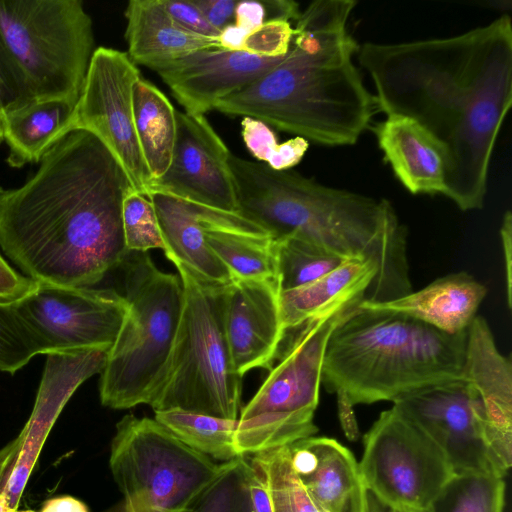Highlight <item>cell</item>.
Returning <instances> with one entry per match:
<instances>
[{
    "instance_id": "obj_49",
    "label": "cell",
    "mask_w": 512,
    "mask_h": 512,
    "mask_svg": "<svg viewBox=\"0 0 512 512\" xmlns=\"http://www.w3.org/2000/svg\"><path fill=\"white\" fill-rule=\"evenodd\" d=\"M389 511L390 512H413V511H410V510L396 509V508L389 509Z\"/></svg>"
},
{
    "instance_id": "obj_45",
    "label": "cell",
    "mask_w": 512,
    "mask_h": 512,
    "mask_svg": "<svg viewBox=\"0 0 512 512\" xmlns=\"http://www.w3.org/2000/svg\"><path fill=\"white\" fill-rule=\"evenodd\" d=\"M347 512H390L360 482L352 496Z\"/></svg>"
},
{
    "instance_id": "obj_4",
    "label": "cell",
    "mask_w": 512,
    "mask_h": 512,
    "mask_svg": "<svg viewBox=\"0 0 512 512\" xmlns=\"http://www.w3.org/2000/svg\"><path fill=\"white\" fill-rule=\"evenodd\" d=\"M238 212L275 240L313 242L345 260H370L377 274L365 300L386 302L413 291L407 229L386 199L327 186L293 171H275L230 155Z\"/></svg>"
},
{
    "instance_id": "obj_25",
    "label": "cell",
    "mask_w": 512,
    "mask_h": 512,
    "mask_svg": "<svg viewBox=\"0 0 512 512\" xmlns=\"http://www.w3.org/2000/svg\"><path fill=\"white\" fill-rule=\"evenodd\" d=\"M149 198L156 212L166 257L209 282L231 284L230 272L205 241L198 205L160 191H152Z\"/></svg>"
},
{
    "instance_id": "obj_16",
    "label": "cell",
    "mask_w": 512,
    "mask_h": 512,
    "mask_svg": "<svg viewBox=\"0 0 512 512\" xmlns=\"http://www.w3.org/2000/svg\"><path fill=\"white\" fill-rule=\"evenodd\" d=\"M177 134L166 172L152 191L228 212H238L229 165L231 152L205 115L176 110ZM150 192V193H151Z\"/></svg>"
},
{
    "instance_id": "obj_24",
    "label": "cell",
    "mask_w": 512,
    "mask_h": 512,
    "mask_svg": "<svg viewBox=\"0 0 512 512\" xmlns=\"http://www.w3.org/2000/svg\"><path fill=\"white\" fill-rule=\"evenodd\" d=\"M125 18L126 53L134 64L155 72L194 52L219 48L216 39L199 36L178 25L161 0H131Z\"/></svg>"
},
{
    "instance_id": "obj_32",
    "label": "cell",
    "mask_w": 512,
    "mask_h": 512,
    "mask_svg": "<svg viewBox=\"0 0 512 512\" xmlns=\"http://www.w3.org/2000/svg\"><path fill=\"white\" fill-rule=\"evenodd\" d=\"M249 461L267 486L272 512H322L295 475L287 446L253 454Z\"/></svg>"
},
{
    "instance_id": "obj_23",
    "label": "cell",
    "mask_w": 512,
    "mask_h": 512,
    "mask_svg": "<svg viewBox=\"0 0 512 512\" xmlns=\"http://www.w3.org/2000/svg\"><path fill=\"white\" fill-rule=\"evenodd\" d=\"M291 467L322 512H347L360 482L358 463L337 440L311 436L287 446Z\"/></svg>"
},
{
    "instance_id": "obj_47",
    "label": "cell",
    "mask_w": 512,
    "mask_h": 512,
    "mask_svg": "<svg viewBox=\"0 0 512 512\" xmlns=\"http://www.w3.org/2000/svg\"><path fill=\"white\" fill-rule=\"evenodd\" d=\"M4 141L3 110L0 108V143Z\"/></svg>"
},
{
    "instance_id": "obj_28",
    "label": "cell",
    "mask_w": 512,
    "mask_h": 512,
    "mask_svg": "<svg viewBox=\"0 0 512 512\" xmlns=\"http://www.w3.org/2000/svg\"><path fill=\"white\" fill-rule=\"evenodd\" d=\"M133 116L140 150L153 182L167 170L176 140V109L154 84L139 78L132 91Z\"/></svg>"
},
{
    "instance_id": "obj_29",
    "label": "cell",
    "mask_w": 512,
    "mask_h": 512,
    "mask_svg": "<svg viewBox=\"0 0 512 512\" xmlns=\"http://www.w3.org/2000/svg\"><path fill=\"white\" fill-rule=\"evenodd\" d=\"M154 419L190 448L229 462L242 456L235 442L237 419H224L180 409L156 411Z\"/></svg>"
},
{
    "instance_id": "obj_41",
    "label": "cell",
    "mask_w": 512,
    "mask_h": 512,
    "mask_svg": "<svg viewBox=\"0 0 512 512\" xmlns=\"http://www.w3.org/2000/svg\"><path fill=\"white\" fill-rule=\"evenodd\" d=\"M500 237L504 255L506 298L508 308L512 307V214L507 210L502 219Z\"/></svg>"
},
{
    "instance_id": "obj_43",
    "label": "cell",
    "mask_w": 512,
    "mask_h": 512,
    "mask_svg": "<svg viewBox=\"0 0 512 512\" xmlns=\"http://www.w3.org/2000/svg\"><path fill=\"white\" fill-rule=\"evenodd\" d=\"M249 490L254 512H272L271 500L267 486L251 464Z\"/></svg>"
},
{
    "instance_id": "obj_8",
    "label": "cell",
    "mask_w": 512,
    "mask_h": 512,
    "mask_svg": "<svg viewBox=\"0 0 512 512\" xmlns=\"http://www.w3.org/2000/svg\"><path fill=\"white\" fill-rule=\"evenodd\" d=\"M174 265L183 286V308L165 375L149 405L154 412L180 409L236 420L243 377L225 332L228 285L202 279L181 263Z\"/></svg>"
},
{
    "instance_id": "obj_26",
    "label": "cell",
    "mask_w": 512,
    "mask_h": 512,
    "mask_svg": "<svg viewBox=\"0 0 512 512\" xmlns=\"http://www.w3.org/2000/svg\"><path fill=\"white\" fill-rule=\"evenodd\" d=\"M376 274V264L370 260H347L309 284L280 291L285 330L299 328L351 300L365 298Z\"/></svg>"
},
{
    "instance_id": "obj_10",
    "label": "cell",
    "mask_w": 512,
    "mask_h": 512,
    "mask_svg": "<svg viewBox=\"0 0 512 512\" xmlns=\"http://www.w3.org/2000/svg\"><path fill=\"white\" fill-rule=\"evenodd\" d=\"M226 463L190 448L155 419L132 414L117 423L109 460L121 512H185Z\"/></svg>"
},
{
    "instance_id": "obj_30",
    "label": "cell",
    "mask_w": 512,
    "mask_h": 512,
    "mask_svg": "<svg viewBox=\"0 0 512 512\" xmlns=\"http://www.w3.org/2000/svg\"><path fill=\"white\" fill-rule=\"evenodd\" d=\"M275 241L280 291L309 284L347 261L313 242L298 237L287 236Z\"/></svg>"
},
{
    "instance_id": "obj_14",
    "label": "cell",
    "mask_w": 512,
    "mask_h": 512,
    "mask_svg": "<svg viewBox=\"0 0 512 512\" xmlns=\"http://www.w3.org/2000/svg\"><path fill=\"white\" fill-rule=\"evenodd\" d=\"M393 405L433 440L454 474L504 478L510 469L463 377L413 391Z\"/></svg>"
},
{
    "instance_id": "obj_39",
    "label": "cell",
    "mask_w": 512,
    "mask_h": 512,
    "mask_svg": "<svg viewBox=\"0 0 512 512\" xmlns=\"http://www.w3.org/2000/svg\"><path fill=\"white\" fill-rule=\"evenodd\" d=\"M37 282L16 272L0 254V303L13 304L31 293Z\"/></svg>"
},
{
    "instance_id": "obj_5",
    "label": "cell",
    "mask_w": 512,
    "mask_h": 512,
    "mask_svg": "<svg viewBox=\"0 0 512 512\" xmlns=\"http://www.w3.org/2000/svg\"><path fill=\"white\" fill-rule=\"evenodd\" d=\"M466 342L467 331L449 334L407 315L358 306L328 338L321 385L354 406L394 402L461 379Z\"/></svg>"
},
{
    "instance_id": "obj_7",
    "label": "cell",
    "mask_w": 512,
    "mask_h": 512,
    "mask_svg": "<svg viewBox=\"0 0 512 512\" xmlns=\"http://www.w3.org/2000/svg\"><path fill=\"white\" fill-rule=\"evenodd\" d=\"M0 44L17 85V106L77 103L96 50L81 0H0Z\"/></svg>"
},
{
    "instance_id": "obj_31",
    "label": "cell",
    "mask_w": 512,
    "mask_h": 512,
    "mask_svg": "<svg viewBox=\"0 0 512 512\" xmlns=\"http://www.w3.org/2000/svg\"><path fill=\"white\" fill-rule=\"evenodd\" d=\"M504 478L454 474L425 512H503Z\"/></svg>"
},
{
    "instance_id": "obj_9",
    "label": "cell",
    "mask_w": 512,
    "mask_h": 512,
    "mask_svg": "<svg viewBox=\"0 0 512 512\" xmlns=\"http://www.w3.org/2000/svg\"><path fill=\"white\" fill-rule=\"evenodd\" d=\"M363 299L351 300L300 327L279 363L240 410L235 442L241 455L289 446L318 431L314 414L328 338Z\"/></svg>"
},
{
    "instance_id": "obj_34",
    "label": "cell",
    "mask_w": 512,
    "mask_h": 512,
    "mask_svg": "<svg viewBox=\"0 0 512 512\" xmlns=\"http://www.w3.org/2000/svg\"><path fill=\"white\" fill-rule=\"evenodd\" d=\"M241 135L252 156L275 171L290 170L296 166L309 147V142L301 137L278 143L270 126L250 117H243Z\"/></svg>"
},
{
    "instance_id": "obj_21",
    "label": "cell",
    "mask_w": 512,
    "mask_h": 512,
    "mask_svg": "<svg viewBox=\"0 0 512 512\" xmlns=\"http://www.w3.org/2000/svg\"><path fill=\"white\" fill-rule=\"evenodd\" d=\"M487 295V288L465 271L439 277L426 287L386 302L365 298L360 308L410 316L440 331H467Z\"/></svg>"
},
{
    "instance_id": "obj_19",
    "label": "cell",
    "mask_w": 512,
    "mask_h": 512,
    "mask_svg": "<svg viewBox=\"0 0 512 512\" xmlns=\"http://www.w3.org/2000/svg\"><path fill=\"white\" fill-rule=\"evenodd\" d=\"M463 379L482 411L488 432L512 464V361L503 355L487 321L476 316L467 330Z\"/></svg>"
},
{
    "instance_id": "obj_44",
    "label": "cell",
    "mask_w": 512,
    "mask_h": 512,
    "mask_svg": "<svg viewBox=\"0 0 512 512\" xmlns=\"http://www.w3.org/2000/svg\"><path fill=\"white\" fill-rule=\"evenodd\" d=\"M335 395L341 428L349 440L355 441L359 436V429L354 413V405L344 395Z\"/></svg>"
},
{
    "instance_id": "obj_37",
    "label": "cell",
    "mask_w": 512,
    "mask_h": 512,
    "mask_svg": "<svg viewBox=\"0 0 512 512\" xmlns=\"http://www.w3.org/2000/svg\"><path fill=\"white\" fill-rule=\"evenodd\" d=\"M294 34L292 22L269 21L246 36L242 51L267 58L283 57L291 47Z\"/></svg>"
},
{
    "instance_id": "obj_22",
    "label": "cell",
    "mask_w": 512,
    "mask_h": 512,
    "mask_svg": "<svg viewBox=\"0 0 512 512\" xmlns=\"http://www.w3.org/2000/svg\"><path fill=\"white\" fill-rule=\"evenodd\" d=\"M197 205L205 241L233 279H277L276 241L266 230L239 212Z\"/></svg>"
},
{
    "instance_id": "obj_20",
    "label": "cell",
    "mask_w": 512,
    "mask_h": 512,
    "mask_svg": "<svg viewBox=\"0 0 512 512\" xmlns=\"http://www.w3.org/2000/svg\"><path fill=\"white\" fill-rule=\"evenodd\" d=\"M373 132L384 160L411 194H446V158L438 141L418 122L386 115Z\"/></svg>"
},
{
    "instance_id": "obj_17",
    "label": "cell",
    "mask_w": 512,
    "mask_h": 512,
    "mask_svg": "<svg viewBox=\"0 0 512 512\" xmlns=\"http://www.w3.org/2000/svg\"><path fill=\"white\" fill-rule=\"evenodd\" d=\"M224 324L239 375L271 369L286 333L278 280L233 279L227 287Z\"/></svg>"
},
{
    "instance_id": "obj_42",
    "label": "cell",
    "mask_w": 512,
    "mask_h": 512,
    "mask_svg": "<svg viewBox=\"0 0 512 512\" xmlns=\"http://www.w3.org/2000/svg\"><path fill=\"white\" fill-rule=\"evenodd\" d=\"M18 103L17 85L0 44V108L5 111Z\"/></svg>"
},
{
    "instance_id": "obj_6",
    "label": "cell",
    "mask_w": 512,
    "mask_h": 512,
    "mask_svg": "<svg viewBox=\"0 0 512 512\" xmlns=\"http://www.w3.org/2000/svg\"><path fill=\"white\" fill-rule=\"evenodd\" d=\"M123 267L126 313L100 373L103 406L150 404L165 375L183 308L178 274L161 271L148 252H128Z\"/></svg>"
},
{
    "instance_id": "obj_3",
    "label": "cell",
    "mask_w": 512,
    "mask_h": 512,
    "mask_svg": "<svg viewBox=\"0 0 512 512\" xmlns=\"http://www.w3.org/2000/svg\"><path fill=\"white\" fill-rule=\"evenodd\" d=\"M357 2L316 0L294 22L288 53L215 110L250 117L323 146L354 145L378 112L349 28Z\"/></svg>"
},
{
    "instance_id": "obj_48",
    "label": "cell",
    "mask_w": 512,
    "mask_h": 512,
    "mask_svg": "<svg viewBox=\"0 0 512 512\" xmlns=\"http://www.w3.org/2000/svg\"><path fill=\"white\" fill-rule=\"evenodd\" d=\"M0 512H9L4 499L0 495Z\"/></svg>"
},
{
    "instance_id": "obj_1",
    "label": "cell",
    "mask_w": 512,
    "mask_h": 512,
    "mask_svg": "<svg viewBox=\"0 0 512 512\" xmlns=\"http://www.w3.org/2000/svg\"><path fill=\"white\" fill-rule=\"evenodd\" d=\"M378 111L409 117L441 145L446 194L482 209L495 144L512 104V23L504 14L461 34L359 44Z\"/></svg>"
},
{
    "instance_id": "obj_18",
    "label": "cell",
    "mask_w": 512,
    "mask_h": 512,
    "mask_svg": "<svg viewBox=\"0 0 512 512\" xmlns=\"http://www.w3.org/2000/svg\"><path fill=\"white\" fill-rule=\"evenodd\" d=\"M284 57V56H283ZM242 50L209 48L181 58L156 73L190 114L205 115L278 64Z\"/></svg>"
},
{
    "instance_id": "obj_35",
    "label": "cell",
    "mask_w": 512,
    "mask_h": 512,
    "mask_svg": "<svg viewBox=\"0 0 512 512\" xmlns=\"http://www.w3.org/2000/svg\"><path fill=\"white\" fill-rule=\"evenodd\" d=\"M122 225L129 252L162 249L164 241L154 206L147 195L131 188L122 204Z\"/></svg>"
},
{
    "instance_id": "obj_33",
    "label": "cell",
    "mask_w": 512,
    "mask_h": 512,
    "mask_svg": "<svg viewBox=\"0 0 512 512\" xmlns=\"http://www.w3.org/2000/svg\"><path fill=\"white\" fill-rule=\"evenodd\" d=\"M249 474L250 462L245 455L227 462L220 476L185 512H254Z\"/></svg>"
},
{
    "instance_id": "obj_15",
    "label": "cell",
    "mask_w": 512,
    "mask_h": 512,
    "mask_svg": "<svg viewBox=\"0 0 512 512\" xmlns=\"http://www.w3.org/2000/svg\"><path fill=\"white\" fill-rule=\"evenodd\" d=\"M109 349L47 354L32 413L19 435L0 449V495L9 512L20 499L43 445L76 389L105 366Z\"/></svg>"
},
{
    "instance_id": "obj_12",
    "label": "cell",
    "mask_w": 512,
    "mask_h": 512,
    "mask_svg": "<svg viewBox=\"0 0 512 512\" xmlns=\"http://www.w3.org/2000/svg\"><path fill=\"white\" fill-rule=\"evenodd\" d=\"M142 75L126 52L96 48L67 134L95 136L124 170L132 188L149 197L153 180L138 143L132 105L134 83Z\"/></svg>"
},
{
    "instance_id": "obj_46",
    "label": "cell",
    "mask_w": 512,
    "mask_h": 512,
    "mask_svg": "<svg viewBox=\"0 0 512 512\" xmlns=\"http://www.w3.org/2000/svg\"><path fill=\"white\" fill-rule=\"evenodd\" d=\"M39 512H90L82 501L72 496H58L46 500Z\"/></svg>"
},
{
    "instance_id": "obj_27",
    "label": "cell",
    "mask_w": 512,
    "mask_h": 512,
    "mask_svg": "<svg viewBox=\"0 0 512 512\" xmlns=\"http://www.w3.org/2000/svg\"><path fill=\"white\" fill-rule=\"evenodd\" d=\"M76 103L66 100L30 102L3 111L6 159L12 168L38 163L67 134Z\"/></svg>"
},
{
    "instance_id": "obj_36",
    "label": "cell",
    "mask_w": 512,
    "mask_h": 512,
    "mask_svg": "<svg viewBox=\"0 0 512 512\" xmlns=\"http://www.w3.org/2000/svg\"><path fill=\"white\" fill-rule=\"evenodd\" d=\"M39 354L32 333L15 303H0V371L15 374Z\"/></svg>"
},
{
    "instance_id": "obj_38",
    "label": "cell",
    "mask_w": 512,
    "mask_h": 512,
    "mask_svg": "<svg viewBox=\"0 0 512 512\" xmlns=\"http://www.w3.org/2000/svg\"><path fill=\"white\" fill-rule=\"evenodd\" d=\"M162 6L170 17L182 28L199 36L216 39L220 31L205 18L193 0H161Z\"/></svg>"
},
{
    "instance_id": "obj_11",
    "label": "cell",
    "mask_w": 512,
    "mask_h": 512,
    "mask_svg": "<svg viewBox=\"0 0 512 512\" xmlns=\"http://www.w3.org/2000/svg\"><path fill=\"white\" fill-rule=\"evenodd\" d=\"M363 442L361 482L389 509L425 512L454 475L440 448L394 405Z\"/></svg>"
},
{
    "instance_id": "obj_40",
    "label": "cell",
    "mask_w": 512,
    "mask_h": 512,
    "mask_svg": "<svg viewBox=\"0 0 512 512\" xmlns=\"http://www.w3.org/2000/svg\"><path fill=\"white\" fill-rule=\"evenodd\" d=\"M207 21L218 31L234 24L237 1L193 0Z\"/></svg>"
},
{
    "instance_id": "obj_2",
    "label": "cell",
    "mask_w": 512,
    "mask_h": 512,
    "mask_svg": "<svg viewBox=\"0 0 512 512\" xmlns=\"http://www.w3.org/2000/svg\"><path fill=\"white\" fill-rule=\"evenodd\" d=\"M131 188L109 150L73 130L23 185L0 186V247L36 282L92 287L129 252L122 204Z\"/></svg>"
},
{
    "instance_id": "obj_13",
    "label": "cell",
    "mask_w": 512,
    "mask_h": 512,
    "mask_svg": "<svg viewBox=\"0 0 512 512\" xmlns=\"http://www.w3.org/2000/svg\"><path fill=\"white\" fill-rule=\"evenodd\" d=\"M15 307L45 355L110 349L126 313L124 297L113 289L44 282Z\"/></svg>"
}]
</instances>
